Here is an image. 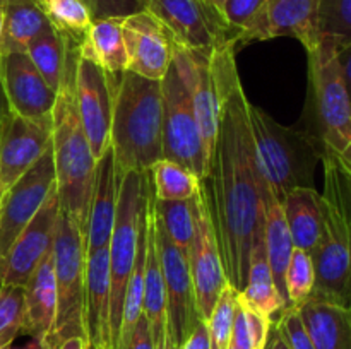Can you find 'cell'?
I'll use <instances>...</instances> for the list:
<instances>
[{
  "label": "cell",
  "mask_w": 351,
  "mask_h": 349,
  "mask_svg": "<svg viewBox=\"0 0 351 349\" xmlns=\"http://www.w3.org/2000/svg\"><path fill=\"white\" fill-rule=\"evenodd\" d=\"M235 41L221 44L209 57L219 98V125L209 173L201 183L226 281L242 293L254 240L264 231V178L254 151L249 99L235 67Z\"/></svg>",
  "instance_id": "6da1fadb"
},
{
  "label": "cell",
  "mask_w": 351,
  "mask_h": 349,
  "mask_svg": "<svg viewBox=\"0 0 351 349\" xmlns=\"http://www.w3.org/2000/svg\"><path fill=\"white\" fill-rule=\"evenodd\" d=\"M79 47L74 48L67 62L65 75L57 91L51 127V153L55 164V187L60 209L67 212L81 229L88 231L89 204L98 161L93 156L91 146L77 115L75 106V65Z\"/></svg>",
  "instance_id": "7a4b0ae2"
},
{
  "label": "cell",
  "mask_w": 351,
  "mask_h": 349,
  "mask_svg": "<svg viewBox=\"0 0 351 349\" xmlns=\"http://www.w3.org/2000/svg\"><path fill=\"white\" fill-rule=\"evenodd\" d=\"M110 146L120 177L127 171L147 173L163 159L161 81H151L130 70L119 75Z\"/></svg>",
  "instance_id": "3957f363"
},
{
  "label": "cell",
  "mask_w": 351,
  "mask_h": 349,
  "mask_svg": "<svg viewBox=\"0 0 351 349\" xmlns=\"http://www.w3.org/2000/svg\"><path fill=\"white\" fill-rule=\"evenodd\" d=\"M249 122L261 174L278 201L295 188H315L324 146L311 132L285 127L249 101Z\"/></svg>",
  "instance_id": "277c9868"
},
{
  "label": "cell",
  "mask_w": 351,
  "mask_h": 349,
  "mask_svg": "<svg viewBox=\"0 0 351 349\" xmlns=\"http://www.w3.org/2000/svg\"><path fill=\"white\" fill-rule=\"evenodd\" d=\"M322 235L312 253L315 284L308 300L328 301L351 310V222L339 188L335 163L324 149Z\"/></svg>",
  "instance_id": "5b68a950"
},
{
  "label": "cell",
  "mask_w": 351,
  "mask_h": 349,
  "mask_svg": "<svg viewBox=\"0 0 351 349\" xmlns=\"http://www.w3.org/2000/svg\"><path fill=\"white\" fill-rule=\"evenodd\" d=\"M51 255L57 283V313L43 341L45 349H57L69 337H86V235L60 209Z\"/></svg>",
  "instance_id": "8992f818"
},
{
  "label": "cell",
  "mask_w": 351,
  "mask_h": 349,
  "mask_svg": "<svg viewBox=\"0 0 351 349\" xmlns=\"http://www.w3.org/2000/svg\"><path fill=\"white\" fill-rule=\"evenodd\" d=\"M149 171H127L120 177L119 198L113 231L108 243L110 270V341L112 349H119L120 328H122L123 296L127 281L132 274L139 242L141 218L146 204Z\"/></svg>",
  "instance_id": "52a82bcc"
},
{
  "label": "cell",
  "mask_w": 351,
  "mask_h": 349,
  "mask_svg": "<svg viewBox=\"0 0 351 349\" xmlns=\"http://www.w3.org/2000/svg\"><path fill=\"white\" fill-rule=\"evenodd\" d=\"M308 55V112L311 132L324 149L343 154L351 144V105L343 84L338 50L319 40Z\"/></svg>",
  "instance_id": "ba28073f"
},
{
  "label": "cell",
  "mask_w": 351,
  "mask_h": 349,
  "mask_svg": "<svg viewBox=\"0 0 351 349\" xmlns=\"http://www.w3.org/2000/svg\"><path fill=\"white\" fill-rule=\"evenodd\" d=\"M161 99L163 157L187 168L202 180L209 173V156L199 132L191 92L173 62L161 79Z\"/></svg>",
  "instance_id": "9c48e42d"
},
{
  "label": "cell",
  "mask_w": 351,
  "mask_h": 349,
  "mask_svg": "<svg viewBox=\"0 0 351 349\" xmlns=\"http://www.w3.org/2000/svg\"><path fill=\"white\" fill-rule=\"evenodd\" d=\"M144 3L175 43L187 50L211 53L221 44L239 41V33L204 0H144Z\"/></svg>",
  "instance_id": "30bf717a"
},
{
  "label": "cell",
  "mask_w": 351,
  "mask_h": 349,
  "mask_svg": "<svg viewBox=\"0 0 351 349\" xmlns=\"http://www.w3.org/2000/svg\"><path fill=\"white\" fill-rule=\"evenodd\" d=\"M119 75L108 74L98 62L79 53L74 81L75 106L96 161L110 147L113 96Z\"/></svg>",
  "instance_id": "8fae6325"
},
{
  "label": "cell",
  "mask_w": 351,
  "mask_h": 349,
  "mask_svg": "<svg viewBox=\"0 0 351 349\" xmlns=\"http://www.w3.org/2000/svg\"><path fill=\"white\" fill-rule=\"evenodd\" d=\"M154 243L163 270L165 289H167V325L175 344L180 349L185 339L192 332L197 320H201L195 310L194 284H192L191 267L187 255L180 252L177 245L165 233L153 202Z\"/></svg>",
  "instance_id": "7c38bea8"
},
{
  "label": "cell",
  "mask_w": 351,
  "mask_h": 349,
  "mask_svg": "<svg viewBox=\"0 0 351 349\" xmlns=\"http://www.w3.org/2000/svg\"><path fill=\"white\" fill-rule=\"evenodd\" d=\"M189 267L194 284L195 310L201 320L208 322L219 294L228 286V281L223 269L218 240L213 228L202 183L201 190L195 195V233L194 242L189 250Z\"/></svg>",
  "instance_id": "4fadbf2b"
},
{
  "label": "cell",
  "mask_w": 351,
  "mask_h": 349,
  "mask_svg": "<svg viewBox=\"0 0 351 349\" xmlns=\"http://www.w3.org/2000/svg\"><path fill=\"white\" fill-rule=\"evenodd\" d=\"M55 190V164L51 147L16 181L0 201V259L9 252L48 195Z\"/></svg>",
  "instance_id": "5bb4252c"
},
{
  "label": "cell",
  "mask_w": 351,
  "mask_h": 349,
  "mask_svg": "<svg viewBox=\"0 0 351 349\" xmlns=\"http://www.w3.org/2000/svg\"><path fill=\"white\" fill-rule=\"evenodd\" d=\"M58 214L60 201L55 187L36 216L17 236L9 252L0 259V284L26 286L38 263L51 252Z\"/></svg>",
  "instance_id": "9a60e30c"
},
{
  "label": "cell",
  "mask_w": 351,
  "mask_h": 349,
  "mask_svg": "<svg viewBox=\"0 0 351 349\" xmlns=\"http://www.w3.org/2000/svg\"><path fill=\"white\" fill-rule=\"evenodd\" d=\"M0 79L10 112L36 122L51 120L57 91L48 86L26 51L0 55Z\"/></svg>",
  "instance_id": "2e32d148"
},
{
  "label": "cell",
  "mask_w": 351,
  "mask_h": 349,
  "mask_svg": "<svg viewBox=\"0 0 351 349\" xmlns=\"http://www.w3.org/2000/svg\"><path fill=\"white\" fill-rule=\"evenodd\" d=\"M122 31L129 57L127 70L151 81H161L173 53V38L167 27L144 9L123 17Z\"/></svg>",
  "instance_id": "e0dca14e"
},
{
  "label": "cell",
  "mask_w": 351,
  "mask_h": 349,
  "mask_svg": "<svg viewBox=\"0 0 351 349\" xmlns=\"http://www.w3.org/2000/svg\"><path fill=\"white\" fill-rule=\"evenodd\" d=\"M209 57L211 53L187 50L173 41L171 62L175 64L178 74L182 75L189 92H191L192 108H194L195 120H197L199 132H201L206 153L211 159L213 147H215L216 135H218L219 98Z\"/></svg>",
  "instance_id": "ac0fdd59"
},
{
  "label": "cell",
  "mask_w": 351,
  "mask_h": 349,
  "mask_svg": "<svg viewBox=\"0 0 351 349\" xmlns=\"http://www.w3.org/2000/svg\"><path fill=\"white\" fill-rule=\"evenodd\" d=\"M53 120L36 122L10 112L0 132V188L16 183L51 147Z\"/></svg>",
  "instance_id": "d6986e66"
},
{
  "label": "cell",
  "mask_w": 351,
  "mask_h": 349,
  "mask_svg": "<svg viewBox=\"0 0 351 349\" xmlns=\"http://www.w3.org/2000/svg\"><path fill=\"white\" fill-rule=\"evenodd\" d=\"M317 7L319 0H266L259 16L240 33L239 41L291 36L308 50L317 43Z\"/></svg>",
  "instance_id": "ffe728a7"
},
{
  "label": "cell",
  "mask_w": 351,
  "mask_h": 349,
  "mask_svg": "<svg viewBox=\"0 0 351 349\" xmlns=\"http://www.w3.org/2000/svg\"><path fill=\"white\" fill-rule=\"evenodd\" d=\"M84 325L86 337L93 349H112L108 246L86 253Z\"/></svg>",
  "instance_id": "44dd1931"
},
{
  "label": "cell",
  "mask_w": 351,
  "mask_h": 349,
  "mask_svg": "<svg viewBox=\"0 0 351 349\" xmlns=\"http://www.w3.org/2000/svg\"><path fill=\"white\" fill-rule=\"evenodd\" d=\"M120 174L117 171L112 146L96 163L91 204H89L88 231H86V253L105 248L110 243L119 198Z\"/></svg>",
  "instance_id": "7402d4cb"
},
{
  "label": "cell",
  "mask_w": 351,
  "mask_h": 349,
  "mask_svg": "<svg viewBox=\"0 0 351 349\" xmlns=\"http://www.w3.org/2000/svg\"><path fill=\"white\" fill-rule=\"evenodd\" d=\"M57 313V283L51 252L38 263L24 286V322L21 334L43 344Z\"/></svg>",
  "instance_id": "603a6c76"
},
{
  "label": "cell",
  "mask_w": 351,
  "mask_h": 349,
  "mask_svg": "<svg viewBox=\"0 0 351 349\" xmlns=\"http://www.w3.org/2000/svg\"><path fill=\"white\" fill-rule=\"evenodd\" d=\"M153 202L154 192L153 185H147L146 194V228H147V245H146V266H144V298L143 313L153 331L154 342L161 341L165 327H167V289H165L163 270H161L160 257H158L156 243H154V226H153Z\"/></svg>",
  "instance_id": "cb8c5ba5"
},
{
  "label": "cell",
  "mask_w": 351,
  "mask_h": 349,
  "mask_svg": "<svg viewBox=\"0 0 351 349\" xmlns=\"http://www.w3.org/2000/svg\"><path fill=\"white\" fill-rule=\"evenodd\" d=\"M263 205H264V245H266L267 262H269L271 272H273L274 283L278 291L285 300L288 308H293L290 305L287 293V269L290 263L291 252H293V242H291L290 229H288L287 219H285L281 202L274 197L271 188L267 187L264 180L263 187Z\"/></svg>",
  "instance_id": "d4e9b609"
},
{
  "label": "cell",
  "mask_w": 351,
  "mask_h": 349,
  "mask_svg": "<svg viewBox=\"0 0 351 349\" xmlns=\"http://www.w3.org/2000/svg\"><path fill=\"white\" fill-rule=\"evenodd\" d=\"M281 207L293 246L312 255L317 248L324 224L322 194H319L315 188H295L285 195Z\"/></svg>",
  "instance_id": "484cf974"
},
{
  "label": "cell",
  "mask_w": 351,
  "mask_h": 349,
  "mask_svg": "<svg viewBox=\"0 0 351 349\" xmlns=\"http://www.w3.org/2000/svg\"><path fill=\"white\" fill-rule=\"evenodd\" d=\"M297 310L315 349H351L350 308L308 300Z\"/></svg>",
  "instance_id": "4316f807"
},
{
  "label": "cell",
  "mask_w": 351,
  "mask_h": 349,
  "mask_svg": "<svg viewBox=\"0 0 351 349\" xmlns=\"http://www.w3.org/2000/svg\"><path fill=\"white\" fill-rule=\"evenodd\" d=\"M239 301L245 307L266 315L271 320H274L281 311L288 308L278 291L269 262H267L264 231L259 233L254 240L252 250H250L247 286L242 293H239Z\"/></svg>",
  "instance_id": "83f0119b"
},
{
  "label": "cell",
  "mask_w": 351,
  "mask_h": 349,
  "mask_svg": "<svg viewBox=\"0 0 351 349\" xmlns=\"http://www.w3.org/2000/svg\"><path fill=\"white\" fill-rule=\"evenodd\" d=\"M123 17L93 21L86 38L79 44V53L98 62L108 74L119 75L129 67L122 31Z\"/></svg>",
  "instance_id": "f1b7e54d"
},
{
  "label": "cell",
  "mask_w": 351,
  "mask_h": 349,
  "mask_svg": "<svg viewBox=\"0 0 351 349\" xmlns=\"http://www.w3.org/2000/svg\"><path fill=\"white\" fill-rule=\"evenodd\" d=\"M0 55L26 51L48 21L40 0H5Z\"/></svg>",
  "instance_id": "f546056e"
},
{
  "label": "cell",
  "mask_w": 351,
  "mask_h": 349,
  "mask_svg": "<svg viewBox=\"0 0 351 349\" xmlns=\"http://www.w3.org/2000/svg\"><path fill=\"white\" fill-rule=\"evenodd\" d=\"M81 43L69 40L65 34H62L51 23H48L40 31L36 38L29 43L26 53L31 58L34 67L40 70L45 81L48 82L53 91H58L62 84V79L65 75L67 62L74 48Z\"/></svg>",
  "instance_id": "4dcf8cb0"
},
{
  "label": "cell",
  "mask_w": 351,
  "mask_h": 349,
  "mask_svg": "<svg viewBox=\"0 0 351 349\" xmlns=\"http://www.w3.org/2000/svg\"><path fill=\"white\" fill-rule=\"evenodd\" d=\"M156 201H187L201 190V178L170 159H160L149 170Z\"/></svg>",
  "instance_id": "1f68e13d"
},
{
  "label": "cell",
  "mask_w": 351,
  "mask_h": 349,
  "mask_svg": "<svg viewBox=\"0 0 351 349\" xmlns=\"http://www.w3.org/2000/svg\"><path fill=\"white\" fill-rule=\"evenodd\" d=\"M154 211L165 233L189 259L195 233V197L187 201H156Z\"/></svg>",
  "instance_id": "d6a6232c"
},
{
  "label": "cell",
  "mask_w": 351,
  "mask_h": 349,
  "mask_svg": "<svg viewBox=\"0 0 351 349\" xmlns=\"http://www.w3.org/2000/svg\"><path fill=\"white\" fill-rule=\"evenodd\" d=\"M319 40L328 41L336 50L351 43V0H319Z\"/></svg>",
  "instance_id": "836d02e7"
},
{
  "label": "cell",
  "mask_w": 351,
  "mask_h": 349,
  "mask_svg": "<svg viewBox=\"0 0 351 349\" xmlns=\"http://www.w3.org/2000/svg\"><path fill=\"white\" fill-rule=\"evenodd\" d=\"M48 21L62 34L75 43H82L93 19L82 0H40Z\"/></svg>",
  "instance_id": "e575fe53"
},
{
  "label": "cell",
  "mask_w": 351,
  "mask_h": 349,
  "mask_svg": "<svg viewBox=\"0 0 351 349\" xmlns=\"http://www.w3.org/2000/svg\"><path fill=\"white\" fill-rule=\"evenodd\" d=\"M285 283H287V293L291 307L298 308L305 301H308L315 284V270L311 253L300 248H293Z\"/></svg>",
  "instance_id": "d590c367"
},
{
  "label": "cell",
  "mask_w": 351,
  "mask_h": 349,
  "mask_svg": "<svg viewBox=\"0 0 351 349\" xmlns=\"http://www.w3.org/2000/svg\"><path fill=\"white\" fill-rule=\"evenodd\" d=\"M239 303V291L232 286H226L223 293L219 294L215 308L211 311V317L208 318L209 341L211 349H228L232 341L233 320H235V310Z\"/></svg>",
  "instance_id": "8d00e7d4"
},
{
  "label": "cell",
  "mask_w": 351,
  "mask_h": 349,
  "mask_svg": "<svg viewBox=\"0 0 351 349\" xmlns=\"http://www.w3.org/2000/svg\"><path fill=\"white\" fill-rule=\"evenodd\" d=\"M24 287L0 284V348H9L23 332Z\"/></svg>",
  "instance_id": "74e56055"
},
{
  "label": "cell",
  "mask_w": 351,
  "mask_h": 349,
  "mask_svg": "<svg viewBox=\"0 0 351 349\" xmlns=\"http://www.w3.org/2000/svg\"><path fill=\"white\" fill-rule=\"evenodd\" d=\"M274 322L278 324L285 341L288 342V346L291 349H315L314 342H312L311 335H308L297 308H287V310H283L274 318Z\"/></svg>",
  "instance_id": "f35d334b"
},
{
  "label": "cell",
  "mask_w": 351,
  "mask_h": 349,
  "mask_svg": "<svg viewBox=\"0 0 351 349\" xmlns=\"http://www.w3.org/2000/svg\"><path fill=\"white\" fill-rule=\"evenodd\" d=\"M266 0H226L221 9L225 23L237 33L245 31L263 10Z\"/></svg>",
  "instance_id": "ab89813d"
},
{
  "label": "cell",
  "mask_w": 351,
  "mask_h": 349,
  "mask_svg": "<svg viewBox=\"0 0 351 349\" xmlns=\"http://www.w3.org/2000/svg\"><path fill=\"white\" fill-rule=\"evenodd\" d=\"M88 7L91 19H106V17H127L139 10L146 9L144 0H82Z\"/></svg>",
  "instance_id": "60d3db41"
},
{
  "label": "cell",
  "mask_w": 351,
  "mask_h": 349,
  "mask_svg": "<svg viewBox=\"0 0 351 349\" xmlns=\"http://www.w3.org/2000/svg\"><path fill=\"white\" fill-rule=\"evenodd\" d=\"M240 305L243 307V311H245V317H247V324H249L250 339H252V349H264L267 334H269L271 322L273 320H271L269 317H266V315L245 307L243 303Z\"/></svg>",
  "instance_id": "b9f144b4"
},
{
  "label": "cell",
  "mask_w": 351,
  "mask_h": 349,
  "mask_svg": "<svg viewBox=\"0 0 351 349\" xmlns=\"http://www.w3.org/2000/svg\"><path fill=\"white\" fill-rule=\"evenodd\" d=\"M230 346L235 349H252V339H250L249 324H247L245 311L240 301L237 303L235 310V320H233V331H232V341Z\"/></svg>",
  "instance_id": "7bdbcfd3"
},
{
  "label": "cell",
  "mask_w": 351,
  "mask_h": 349,
  "mask_svg": "<svg viewBox=\"0 0 351 349\" xmlns=\"http://www.w3.org/2000/svg\"><path fill=\"white\" fill-rule=\"evenodd\" d=\"M329 151V149H326ZM332 157V163H335V170L336 174H338V181H339V188H341L343 194V201H345L346 211H348V218L351 222V166L345 163V161L339 157V154H336L335 151H329Z\"/></svg>",
  "instance_id": "ee69618b"
},
{
  "label": "cell",
  "mask_w": 351,
  "mask_h": 349,
  "mask_svg": "<svg viewBox=\"0 0 351 349\" xmlns=\"http://www.w3.org/2000/svg\"><path fill=\"white\" fill-rule=\"evenodd\" d=\"M125 349H156V342H154L153 331L147 322L146 315H141L137 320L136 327H134L132 337H130L129 344Z\"/></svg>",
  "instance_id": "f6af8a7d"
},
{
  "label": "cell",
  "mask_w": 351,
  "mask_h": 349,
  "mask_svg": "<svg viewBox=\"0 0 351 349\" xmlns=\"http://www.w3.org/2000/svg\"><path fill=\"white\" fill-rule=\"evenodd\" d=\"M180 349H211V341H209L208 324L204 320H197L192 332Z\"/></svg>",
  "instance_id": "bcb514c9"
},
{
  "label": "cell",
  "mask_w": 351,
  "mask_h": 349,
  "mask_svg": "<svg viewBox=\"0 0 351 349\" xmlns=\"http://www.w3.org/2000/svg\"><path fill=\"white\" fill-rule=\"evenodd\" d=\"M338 64L343 77V84H345L346 94H348L351 105V43L346 44L341 50H338Z\"/></svg>",
  "instance_id": "7dc6e473"
},
{
  "label": "cell",
  "mask_w": 351,
  "mask_h": 349,
  "mask_svg": "<svg viewBox=\"0 0 351 349\" xmlns=\"http://www.w3.org/2000/svg\"><path fill=\"white\" fill-rule=\"evenodd\" d=\"M264 349H291L290 346H288V342L285 341L283 334H281L280 327H278V324L274 320L271 322L269 334H267Z\"/></svg>",
  "instance_id": "c3c4849f"
},
{
  "label": "cell",
  "mask_w": 351,
  "mask_h": 349,
  "mask_svg": "<svg viewBox=\"0 0 351 349\" xmlns=\"http://www.w3.org/2000/svg\"><path fill=\"white\" fill-rule=\"evenodd\" d=\"M9 115H10V106H9V101H7L5 92H3L2 79H0V132H2V129H3V125H5Z\"/></svg>",
  "instance_id": "681fc988"
},
{
  "label": "cell",
  "mask_w": 351,
  "mask_h": 349,
  "mask_svg": "<svg viewBox=\"0 0 351 349\" xmlns=\"http://www.w3.org/2000/svg\"><path fill=\"white\" fill-rule=\"evenodd\" d=\"M57 349H89V342L84 337H69Z\"/></svg>",
  "instance_id": "f907efd6"
},
{
  "label": "cell",
  "mask_w": 351,
  "mask_h": 349,
  "mask_svg": "<svg viewBox=\"0 0 351 349\" xmlns=\"http://www.w3.org/2000/svg\"><path fill=\"white\" fill-rule=\"evenodd\" d=\"M156 349H178V348H177V344H175L173 337H171L170 328H168V325H167V327H165L163 337H161V341L158 342Z\"/></svg>",
  "instance_id": "816d5d0a"
},
{
  "label": "cell",
  "mask_w": 351,
  "mask_h": 349,
  "mask_svg": "<svg viewBox=\"0 0 351 349\" xmlns=\"http://www.w3.org/2000/svg\"><path fill=\"white\" fill-rule=\"evenodd\" d=\"M204 2L208 3V5H211L213 9L216 10V12L221 14V9H223V5H225L226 0H204ZM221 17H223V16H221Z\"/></svg>",
  "instance_id": "f5cc1de1"
},
{
  "label": "cell",
  "mask_w": 351,
  "mask_h": 349,
  "mask_svg": "<svg viewBox=\"0 0 351 349\" xmlns=\"http://www.w3.org/2000/svg\"><path fill=\"white\" fill-rule=\"evenodd\" d=\"M9 349H45V348H43V344L38 341V339H31L29 344L23 346V348H9Z\"/></svg>",
  "instance_id": "db71d44e"
},
{
  "label": "cell",
  "mask_w": 351,
  "mask_h": 349,
  "mask_svg": "<svg viewBox=\"0 0 351 349\" xmlns=\"http://www.w3.org/2000/svg\"><path fill=\"white\" fill-rule=\"evenodd\" d=\"M339 157H341V159L345 161V163L348 164V166H351V144H350V147H348V149L345 151V153H343V154H339Z\"/></svg>",
  "instance_id": "11a10c76"
},
{
  "label": "cell",
  "mask_w": 351,
  "mask_h": 349,
  "mask_svg": "<svg viewBox=\"0 0 351 349\" xmlns=\"http://www.w3.org/2000/svg\"><path fill=\"white\" fill-rule=\"evenodd\" d=\"M2 26H3V10H2V5H0V38H2Z\"/></svg>",
  "instance_id": "9f6ffc18"
},
{
  "label": "cell",
  "mask_w": 351,
  "mask_h": 349,
  "mask_svg": "<svg viewBox=\"0 0 351 349\" xmlns=\"http://www.w3.org/2000/svg\"><path fill=\"white\" fill-rule=\"evenodd\" d=\"M3 2H5V0H0V5H3Z\"/></svg>",
  "instance_id": "6f0895ef"
},
{
  "label": "cell",
  "mask_w": 351,
  "mask_h": 349,
  "mask_svg": "<svg viewBox=\"0 0 351 349\" xmlns=\"http://www.w3.org/2000/svg\"><path fill=\"white\" fill-rule=\"evenodd\" d=\"M228 349H235V348H233V346H230V348Z\"/></svg>",
  "instance_id": "680465c9"
},
{
  "label": "cell",
  "mask_w": 351,
  "mask_h": 349,
  "mask_svg": "<svg viewBox=\"0 0 351 349\" xmlns=\"http://www.w3.org/2000/svg\"><path fill=\"white\" fill-rule=\"evenodd\" d=\"M9 348H10V346H9ZM9 348H0V349H9Z\"/></svg>",
  "instance_id": "91938a15"
},
{
  "label": "cell",
  "mask_w": 351,
  "mask_h": 349,
  "mask_svg": "<svg viewBox=\"0 0 351 349\" xmlns=\"http://www.w3.org/2000/svg\"><path fill=\"white\" fill-rule=\"evenodd\" d=\"M89 349H93V348H91V346H89Z\"/></svg>",
  "instance_id": "94428289"
}]
</instances>
